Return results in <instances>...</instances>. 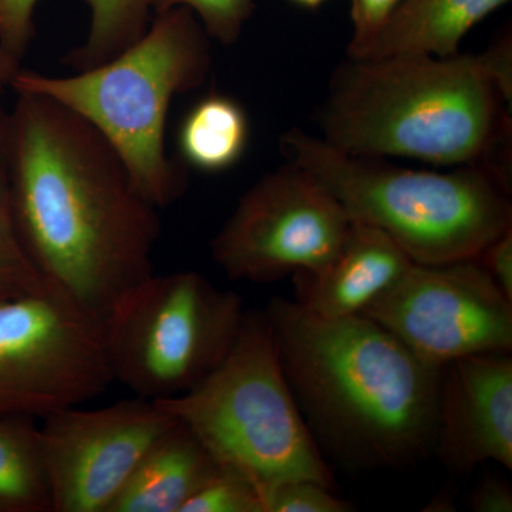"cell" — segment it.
<instances>
[{"instance_id":"cell-7","label":"cell","mask_w":512,"mask_h":512,"mask_svg":"<svg viewBox=\"0 0 512 512\" xmlns=\"http://www.w3.org/2000/svg\"><path fill=\"white\" fill-rule=\"evenodd\" d=\"M245 312L200 272L147 276L103 319L114 382L154 402L188 392L227 357Z\"/></svg>"},{"instance_id":"cell-10","label":"cell","mask_w":512,"mask_h":512,"mask_svg":"<svg viewBox=\"0 0 512 512\" xmlns=\"http://www.w3.org/2000/svg\"><path fill=\"white\" fill-rule=\"evenodd\" d=\"M362 315L434 367L512 350V302L477 258L413 264Z\"/></svg>"},{"instance_id":"cell-15","label":"cell","mask_w":512,"mask_h":512,"mask_svg":"<svg viewBox=\"0 0 512 512\" xmlns=\"http://www.w3.org/2000/svg\"><path fill=\"white\" fill-rule=\"evenodd\" d=\"M510 0H402L357 59L396 55H457L471 29Z\"/></svg>"},{"instance_id":"cell-9","label":"cell","mask_w":512,"mask_h":512,"mask_svg":"<svg viewBox=\"0 0 512 512\" xmlns=\"http://www.w3.org/2000/svg\"><path fill=\"white\" fill-rule=\"evenodd\" d=\"M350 222L329 190L286 161L241 195L212 238L211 256L232 281L272 284L328 264Z\"/></svg>"},{"instance_id":"cell-21","label":"cell","mask_w":512,"mask_h":512,"mask_svg":"<svg viewBox=\"0 0 512 512\" xmlns=\"http://www.w3.org/2000/svg\"><path fill=\"white\" fill-rule=\"evenodd\" d=\"M183 512H264V504L254 485L221 468L184 505Z\"/></svg>"},{"instance_id":"cell-17","label":"cell","mask_w":512,"mask_h":512,"mask_svg":"<svg viewBox=\"0 0 512 512\" xmlns=\"http://www.w3.org/2000/svg\"><path fill=\"white\" fill-rule=\"evenodd\" d=\"M0 512H52L39 420L0 417Z\"/></svg>"},{"instance_id":"cell-24","label":"cell","mask_w":512,"mask_h":512,"mask_svg":"<svg viewBox=\"0 0 512 512\" xmlns=\"http://www.w3.org/2000/svg\"><path fill=\"white\" fill-rule=\"evenodd\" d=\"M40 0H0V33L3 45L22 59L35 36L33 15Z\"/></svg>"},{"instance_id":"cell-12","label":"cell","mask_w":512,"mask_h":512,"mask_svg":"<svg viewBox=\"0 0 512 512\" xmlns=\"http://www.w3.org/2000/svg\"><path fill=\"white\" fill-rule=\"evenodd\" d=\"M433 453L451 473L495 461L512 470V356L483 353L441 367Z\"/></svg>"},{"instance_id":"cell-4","label":"cell","mask_w":512,"mask_h":512,"mask_svg":"<svg viewBox=\"0 0 512 512\" xmlns=\"http://www.w3.org/2000/svg\"><path fill=\"white\" fill-rule=\"evenodd\" d=\"M281 151L329 190L350 220L379 228L414 264L477 258L512 227L511 175L498 161L419 170L343 153L296 127L281 137Z\"/></svg>"},{"instance_id":"cell-13","label":"cell","mask_w":512,"mask_h":512,"mask_svg":"<svg viewBox=\"0 0 512 512\" xmlns=\"http://www.w3.org/2000/svg\"><path fill=\"white\" fill-rule=\"evenodd\" d=\"M413 264L389 235L352 221L342 247L328 264L291 276L293 301L323 319L362 315Z\"/></svg>"},{"instance_id":"cell-2","label":"cell","mask_w":512,"mask_h":512,"mask_svg":"<svg viewBox=\"0 0 512 512\" xmlns=\"http://www.w3.org/2000/svg\"><path fill=\"white\" fill-rule=\"evenodd\" d=\"M264 311L320 450L356 470L409 466L433 453L439 367L365 315L323 319L281 296Z\"/></svg>"},{"instance_id":"cell-19","label":"cell","mask_w":512,"mask_h":512,"mask_svg":"<svg viewBox=\"0 0 512 512\" xmlns=\"http://www.w3.org/2000/svg\"><path fill=\"white\" fill-rule=\"evenodd\" d=\"M30 258L13 212L8 165V114L0 107V302L49 286Z\"/></svg>"},{"instance_id":"cell-26","label":"cell","mask_w":512,"mask_h":512,"mask_svg":"<svg viewBox=\"0 0 512 512\" xmlns=\"http://www.w3.org/2000/svg\"><path fill=\"white\" fill-rule=\"evenodd\" d=\"M512 47L511 37L498 40L487 52L480 55L485 70L490 74L497 89L503 94L505 103L511 107L512 94Z\"/></svg>"},{"instance_id":"cell-14","label":"cell","mask_w":512,"mask_h":512,"mask_svg":"<svg viewBox=\"0 0 512 512\" xmlns=\"http://www.w3.org/2000/svg\"><path fill=\"white\" fill-rule=\"evenodd\" d=\"M220 470L204 443L177 420L147 451L110 512H183Z\"/></svg>"},{"instance_id":"cell-11","label":"cell","mask_w":512,"mask_h":512,"mask_svg":"<svg viewBox=\"0 0 512 512\" xmlns=\"http://www.w3.org/2000/svg\"><path fill=\"white\" fill-rule=\"evenodd\" d=\"M175 423L160 403L137 396L39 420L52 512H110L147 451Z\"/></svg>"},{"instance_id":"cell-20","label":"cell","mask_w":512,"mask_h":512,"mask_svg":"<svg viewBox=\"0 0 512 512\" xmlns=\"http://www.w3.org/2000/svg\"><path fill=\"white\" fill-rule=\"evenodd\" d=\"M153 12L190 9L211 40L231 46L238 42L244 26L255 12V0H151Z\"/></svg>"},{"instance_id":"cell-5","label":"cell","mask_w":512,"mask_h":512,"mask_svg":"<svg viewBox=\"0 0 512 512\" xmlns=\"http://www.w3.org/2000/svg\"><path fill=\"white\" fill-rule=\"evenodd\" d=\"M211 64L200 20L174 8L154 16L146 35L109 62L64 77L19 70L12 87L50 97L89 121L160 210L188 188V168L165 150L168 110L175 97L204 84Z\"/></svg>"},{"instance_id":"cell-8","label":"cell","mask_w":512,"mask_h":512,"mask_svg":"<svg viewBox=\"0 0 512 512\" xmlns=\"http://www.w3.org/2000/svg\"><path fill=\"white\" fill-rule=\"evenodd\" d=\"M113 382L103 320L72 296L49 285L0 302V417L42 420Z\"/></svg>"},{"instance_id":"cell-28","label":"cell","mask_w":512,"mask_h":512,"mask_svg":"<svg viewBox=\"0 0 512 512\" xmlns=\"http://www.w3.org/2000/svg\"><path fill=\"white\" fill-rule=\"evenodd\" d=\"M20 59L10 53L8 47L3 45L2 33H0V94L6 87H12L13 79L19 73Z\"/></svg>"},{"instance_id":"cell-16","label":"cell","mask_w":512,"mask_h":512,"mask_svg":"<svg viewBox=\"0 0 512 512\" xmlns=\"http://www.w3.org/2000/svg\"><path fill=\"white\" fill-rule=\"evenodd\" d=\"M251 126L247 110L227 94L202 97L178 127V160L190 170L220 174L244 157Z\"/></svg>"},{"instance_id":"cell-22","label":"cell","mask_w":512,"mask_h":512,"mask_svg":"<svg viewBox=\"0 0 512 512\" xmlns=\"http://www.w3.org/2000/svg\"><path fill=\"white\" fill-rule=\"evenodd\" d=\"M264 512H349L352 505L318 481L286 480L262 495Z\"/></svg>"},{"instance_id":"cell-6","label":"cell","mask_w":512,"mask_h":512,"mask_svg":"<svg viewBox=\"0 0 512 512\" xmlns=\"http://www.w3.org/2000/svg\"><path fill=\"white\" fill-rule=\"evenodd\" d=\"M259 495L286 480L335 490L332 471L286 382L265 311L245 312L234 346L197 386L158 402Z\"/></svg>"},{"instance_id":"cell-1","label":"cell","mask_w":512,"mask_h":512,"mask_svg":"<svg viewBox=\"0 0 512 512\" xmlns=\"http://www.w3.org/2000/svg\"><path fill=\"white\" fill-rule=\"evenodd\" d=\"M18 96L8 165L23 245L50 285L103 320L154 274L158 208L89 121L42 94Z\"/></svg>"},{"instance_id":"cell-3","label":"cell","mask_w":512,"mask_h":512,"mask_svg":"<svg viewBox=\"0 0 512 512\" xmlns=\"http://www.w3.org/2000/svg\"><path fill=\"white\" fill-rule=\"evenodd\" d=\"M505 104L480 56L348 57L320 106V138L355 156L491 163L511 133Z\"/></svg>"},{"instance_id":"cell-18","label":"cell","mask_w":512,"mask_h":512,"mask_svg":"<svg viewBox=\"0 0 512 512\" xmlns=\"http://www.w3.org/2000/svg\"><path fill=\"white\" fill-rule=\"evenodd\" d=\"M90 9V28L82 46L74 47L63 62L76 72L109 62L146 35L151 0H83Z\"/></svg>"},{"instance_id":"cell-27","label":"cell","mask_w":512,"mask_h":512,"mask_svg":"<svg viewBox=\"0 0 512 512\" xmlns=\"http://www.w3.org/2000/svg\"><path fill=\"white\" fill-rule=\"evenodd\" d=\"M470 507L477 512H511L510 485L497 477L483 478L471 494Z\"/></svg>"},{"instance_id":"cell-23","label":"cell","mask_w":512,"mask_h":512,"mask_svg":"<svg viewBox=\"0 0 512 512\" xmlns=\"http://www.w3.org/2000/svg\"><path fill=\"white\" fill-rule=\"evenodd\" d=\"M400 3L402 0H350L353 36L346 50L350 59L365 53Z\"/></svg>"},{"instance_id":"cell-29","label":"cell","mask_w":512,"mask_h":512,"mask_svg":"<svg viewBox=\"0 0 512 512\" xmlns=\"http://www.w3.org/2000/svg\"><path fill=\"white\" fill-rule=\"evenodd\" d=\"M291 2L295 3L299 8L316 10L319 9L320 6L325 5L328 0H291Z\"/></svg>"},{"instance_id":"cell-25","label":"cell","mask_w":512,"mask_h":512,"mask_svg":"<svg viewBox=\"0 0 512 512\" xmlns=\"http://www.w3.org/2000/svg\"><path fill=\"white\" fill-rule=\"evenodd\" d=\"M477 259L512 302V227L487 245Z\"/></svg>"}]
</instances>
